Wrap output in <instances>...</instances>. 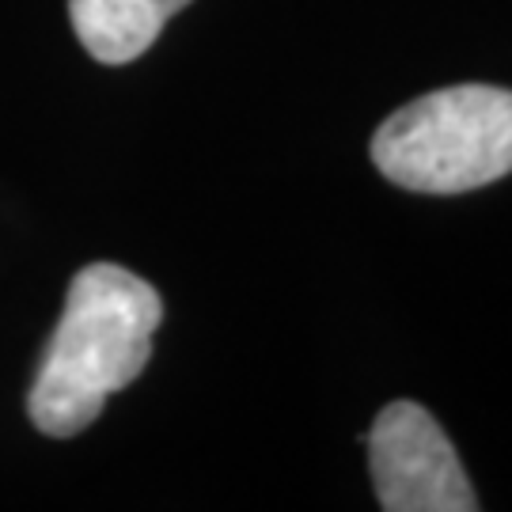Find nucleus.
Returning a JSON list of instances; mask_svg holds the SVG:
<instances>
[{
	"mask_svg": "<svg viewBox=\"0 0 512 512\" xmlns=\"http://www.w3.org/2000/svg\"><path fill=\"white\" fill-rule=\"evenodd\" d=\"M190 0H69L80 46L103 65H129L160 38L164 23Z\"/></svg>",
	"mask_w": 512,
	"mask_h": 512,
	"instance_id": "20e7f679",
	"label": "nucleus"
},
{
	"mask_svg": "<svg viewBox=\"0 0 512 512\" xmlns=\"http://www.w3.org/2000/svg\"><path fill=\"white\" fill-rule=\"evenodd\" d=\"M160 319L164 300L145 277L118 262L84 266L27 395V418L38 433L61 440L84 433L110 395L145 372Z\"/></svg>",
	"mask_w": 512,
	"mask_h": 512,
	"instance_id": "f257e3e1",
	"label": "nucleus"
},
{
	"mask_svg": "<svg viewBox=\"0 0 512 512\" xmlns=\"http://www.w3.org/2000/svg\"><path fill=\"white\" fill-rule=\"evenodd\" d=\"M372 164L403 190L467 194L512 171V92L456 84L399 107L372 137Z\"/></svg>",
	"mask_w": 512,
	"mask_h": 512,
	"instance_id": "f03ea898",
	"label": "nucleus"
},
{
	"mask_svg": "<svg viewBox=\"0 0 512 512\" xmlns=\"http://www.w3.org/2000/svg\"><path fill=\"white\" fill-rule=\"evenodd\" d=\"M372 486L387 512H475L478 497L440 421L399 399L380 410L368 433Z\"/></svg>",
	"mask_w": 512,
	"mask_h": 512,
	"instance_id": "7ed1b4c3",
	"label": "nucleus"
}]
</instances>
